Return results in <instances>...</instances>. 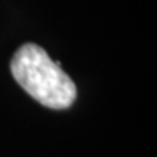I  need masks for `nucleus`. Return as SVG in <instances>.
<instances>
[{
	"label": "nucleus",
	"mask_w": 157,
	"mask_h": 157,
	"mask_svg": "<svg viewBox=\"0 0 157 157\" xmlns=\"http://www.w3.org/2000/svg\"><path fill=\"white\" fill-rule=\"evenodd\" d=\"M10 69L19 87L50 109H67L75 101L77 88L72 78L39 45L19 47Z\"/></svg>",
	"instance_id": "f257e3e1"
}]
</instances>
